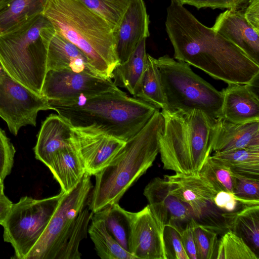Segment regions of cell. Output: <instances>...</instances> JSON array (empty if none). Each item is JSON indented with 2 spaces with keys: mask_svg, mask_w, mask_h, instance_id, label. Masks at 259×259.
<instances>
[{
  "mask_svg": "<svg viewBox=\"0 0 259 259\" xmlns=\"http://www.w3.org/2000/svg\"><path fill=\"white\" fill-rule=\"evenodd\" d=\"M165 26L174 59L227 84H249L259 76V65L211 27L201 23L179 0H170Z\"/></svg>",
  "mask_w": 259,
  "mask_h": 259,
  "instance_id": "obj_1",
  "label": "cell"
},
{
  "mask_svg": "<svg viewBox=\"0 0 259 259\" xmlns=\"http://www.w3.org/2000/svg\"><path fill=\"white\" fill-rule=\"evenodd\" d=\"M49 103L72 127L101 133L125 142L137 135L159 109L119 89Z\"/></svg>",
  "mask_w": 259,
  "mask_h": 259,
  "instance_id": "obj_2",
  "label": "cell"
},
{
  "mask_svg": "<svg viewBox=\"0 0 259 259\" xmlns=\"http://www.w3.org/2000/svg\"><path fill=\"white\" fill-rule=\"evenodd\" d=\"M42 14L85 55L99 76L112 78L119 61L114 32L103 17L79 0H48Z\"/></svg>",
  "mask_w": 259,
  "mask_h": 259,
  "instance_id": "obj_3",
  "label": "cell"
},
{
  "mask_svg": "<svg viewBox=\"0 0 259 259\" xmlns=\"http://www.w3.org/2000/svg\"><path fill=\"white\" fill-rule=\"evenodd\" d=\"M164 118L157 109L145 126L125 142L110 163L97 173L89 208L95 213L119 201L153 165L159 153L158 137Z\"/></svg>",
  "mask_w": 259,
  "mask_h": 259,
  "instance_id": "obj_4",
  "label": "cell"
},
{
  "mask_svg": "<svg viewBox=\"0 0 259 259\" xmlns=\"http://www.w3.org/2000/svg\"><path fill=\"white\" fill-rule=\"evenodd\" d=\"M164 127L158 137L159 153L164 169L175 173L197 174L212 152L217 120L203 112L160 111Z\"/></svg>",
  "mask_w": 259,
  "mask_h": 259,
  "instance_id": "obj_5",
  "label": "cell"
},
{
  "mask_svg": "<svg viewBox=\"0 0 259 259\" xmlns=\"http://www.w3.org/2000/svg\"><path fill=\"white\" fill-rule=\"evenodd\" d=\"M51 26L41 14L0 35L1 67L40 95L48 71L46 32Z\"/></svg>",
  "mask_w": 259,
  "mask_h": 259,
  "instance_id": "obj_6",
  "label": "cell"
},
{
  "mask_svg": "<svg viewBox=\"0 0 259 259\" xmlns=\"http://www.w3.org/2000/svg\"><path fill=\"white\" fill-rule=\"evenodd\" d=\"M165 101V109L203 112L209 118H221L223 101L222 91L195 73L188 63L165 55L157 59Z\"/></svg>",
  "mask_w": 259,
  "mask_h": 259,
  "instance_id": "obj_7",
  "label": "cell"
},
{
  "mask_svg": "<svg viewBox=\"0 0 259 259\" xmlns=\"http://www.w3.org/2000/svg\"><path fill=\"white\" fill-rule=\"evenodd\" d=\"M62 195L61 191L40 199L24 196L13 203L2 226L4 240L14 248L13 258L25 259L44 233Z\"/></svg>",
  "mask_w": 259,
  "mask_h": 259,
  "instance_id": "obj_8",
  "label": "cell"
},
{
  "mask_svg": "<svg viewBox=\"0 0 259 259\" xmlns=\"http://www.w3.org/2000/svg\"><path fill=\"white\" fill-rule=\"evenodd\" d=\"M91 176L86 172L72 191L62 192L46 229L25 259H56L61 244L88 202L92 188Z\"/></svg>",
  "mask_w": 259,
  "mask_h": 259,
  "instance_id": "obj_9",
  "label": "cell"
},
{
  "mask_svg": "<svg viewBox=\"0 0 259 259\" xmlns=\"http://www.w3.org/2000/svg\"><path fill=\"white\" fill-rule=\"evenodd\" d=\"M53 110L49 101L0 70V117L10 132L17 136L20 129L28 125L35 126L38 113Z\"/></svg>",
  "mask_w": 259,
  "mask_h": 259,
  "instance_id": "obj_10",
  "label": "cell"
},
{
  "mask_svg": "<svg viewBox=\"0 0 259 259\" xmlns=\"http://www.w3.org/2000/svg\"><path fill=\"white\" fill-rule=\"evenodd\" d=\"M113 80L68 70H49L41 95L49 101H61L91 96L119 89Z\"/></svg>",
  "mask_w": 259,
  "mask_h": 259,
  "instance_id": "obj_11",
  "label": "cell"
},
{
  "mask_svg": "<svg viewBox=\"0 0 259 259\" xmlns=\"http://www.w3.org/2000/svg\"><path fill=\"white\" fill-rule=\"evenodd\" d=\"M128 252L136 259H166L163 229L147 205L137 212H130Z\"/></svg>",
  "mask_w": 259,
  "mask_h": 259,
  "instance_id": "obj_12",
  "label": "cell"
},
{
  "mask_svg": "<svg viewBox=\"0 0 259 259\" xmlns=\"http://www.w3.org/2000/svg\"><path fill=\"white\" fill-rule=\"evenodd\" d=\"M72 142L91 176L105 168L125 143L101 133L73 127Z\"/></svg>",
  "mask_w": 259,
  "mask_h": 259,
  "instance_id": "obj_13",
  "label": "cell"
},
{
  "mask_svg": "<svg viewBox=\"0 0 259 259\" xmlns=\"http://www.w3.org/2000/svg\"><path fill=\"white\" fill-rule=\"evenodd\" d=\"M143 194L151 211L164 227L167 225L188 222L195 218L190 207L171 192L170 186L164 177L153 178L145 187Z\"/></svg>",
  "mask_w": 259,
  "mask_h": 259,
  "instance_id": "obj_14",
  "label": "cell"
},
{
  "mask_svg": "<svg viewBox=\"0 0 259 259\" xmlns=\"http://www.w3.org/2000/svg\"><path fill=\"white\" fill-rule=\"evenodd\" d=\"M258 79L249 84L228 83L221 91V118L233 123L259 120Z\"/></svg>",
  "mask_w": 259,
  "mask_h": 259,
  "instance_id": "obj_15",
  "label": "cell"
},
{
  "mask_svg": "<svg viewBox=\"0 0 259 259\" xmlns=\"http://www.w3.org/2000/svg\"><path fill=\"white\" fill-rule=\"evenodd\" d=\"M149 19L143 0H131L114 32L119 64L126 61L140 41L149 36Z\"/></svg>",
  "mask_w": 259,
  "mask_h": 259,
  "instance_id": "obj_16",
  "label": "cell"
},
{
  "mask_svg": "<svg viewBox=\"0 0 259 259\" xmlns=\"http://www.w3.org/2000/svg\"><path fill=\"white\" fill-rule=\"evenodd\" d=\"M211 28L259 65V32L247 21L242 11L227 9L217 17Z\"/></svg>",
  "mask_w": 259,
  "mask_h": 259,
  "instance_id": "obj_17",
  "label": "cell"
},
{
  "mask_svg": "<svg viewBox=\"0 0 259 259\" xmlns=\"http://www.w3.org/2000/svg\"><path fill=\"white\" fill-rule=\"evenodd\" d=\"M46 41L47 71L68 70L100 76L92 68L85 55L58 33L52 25L47 30Z\"/></svg>",
  "mask_w": 259,
  "mask_h": 259,
  "instance_id": "obj_18",
  "label": "cell"
},
{
  "mask_svg": "<svg viewBox=\"0 0 259 259\" xmlns=\"http://www.w3.org/2000/svg\"><path fill=\"white\" fill-rule=\"evenodd\" d=\"M168 182L171 192L191 209L195 218H200L217 192L197 174L175 173L163 176Z\"/></svg>",
  "mask_w": 259,
  "mask_h": 259,
  "instance_id": "obj_19",
  "label": "cell"
},
{
  "mask_svg": "<svg viewBox=\"0 0 259 259\" xmlns=\"http://www.w3.org/2000/svg\"><path fill=\"white\" fill-rule=\"evenodd\" d=\"M73 127L64 117L51 114L42 122L33 150L36 159L47 167L61 149L72 145Z\"/></svg>",
  "mask_w": 259,
  "mask_h": 259,
  "instance_id": "obj_20",
  "label": "cell"
},
{
  "mask_svg": "<svg viewBox=\"0 0 259 259\" xmlns=\"http://www.w3.org/2000/svg\"><path fill=\"white\" fill-rule=\"evenodd\" d=\"M259 148V120L233 123L219 118L215 126L212 151Z\"/></svg>",
  "mask_w": 259,
  "mask_h": 259,
  "instance_id": "obj_21",
  "label": "cell"
},
{
  "mask_svg": "<svg viewBox=\"0 0 259 259\" xmlns=\"http://www.w3.org/2000/svg\"><path fill=\"white\" fill-rule=\"evenodd\" d=\"M48 167L59 184L61 191L65 193L72 191L86 172L84 164L72 144L57 152Z\"/></svg>",
  "mask_w": 259,
  "mask_h": 259,
  "instance_id": "obj_22",
  "label": "cell"
},
{
  "mask_svg": "<svg viewBox=\"0 0 259 259\" xmlns=\"http://www.w3.org/2000/svg\"><path fill=\"white\" fill-rule=\"evenodd\" d=\"M146 38H143L128 59L118 64L113 72L115 85L125 89L133 96L139 90L147 63Z\"/></svg>",
  "mask_w": 259,
  "mask_h": 259,
  "instance_id": "obj_23",
  "label": "cell"
},
{
  "mask_svg": "<svg viewBox=\"0 0 259 259\" xmlns=\"http://www.w3.org/2000/svg\"><path fill=\"white\" fill-rule=\"evenodd\" d=\"M229 230L241 237L252 250L259 249V204L222 214Z\"/></svg>",
  "mask_w": 259,
  "mask_h": 259,
  "instance_id": "obj_24",
  "label": "cell"
},
{
  "mask_svg": "<svg viewBox=\"0 0 259 259\" xmlns=\"http://www.w3.org/2000/svg\"><path fill=\"white\" fill-rule=\"evenodd\" d=\"M48 0H3L0 2V35L43 13Z\"/></svg>",
  "mask_w": 259,
  "mask_h": 259,
  "instance_id": "obj_25",
  "label": "cell"
},
{
  "mask_svg": "<svg viewBox=\"0 0 259 259\" xmlns=\"http://www.w3.org/2000/svg\"><path fill=\"white\" fill-rule=\"evenodd\" d=\"M210 156L233 173L259 178V148L214 152Z\"/></svg>",
  "mask_w": 259,
  "mask_h": 259,
  "instance_id": "obj_26",
  "label": "cell"
},
{
  "mask_svg": "<svg viewBox=\"0 0 259 259\" xmlns=\"http://www.w3.org/2000/svg\"><path fill=\"white\" fill-rule=\"evenodd\" d=\"M88 233L102 259H136L124 249L107 231L103 220L92 217Z\"/></svg>",
  "mask_w": 259,
  "mask_h": 259,
  "instance_id": "obj_27",
  "label": "cell"
},
{
  "mask_svg": "<svg viewBox=\"0 0 259 259\" xmlns=\"http://www.w3.org/2000/svg\"><path fill=\"white\" fill-rule=\"evenodd\" d=\"M129 214L130 211L121 207L118 203H114L93 213L92 216L103 220L108 232L127 251L130 230Z\"/></svg>",
  "mask_w": 259,
  "mask_h": 259,
  "instance_id": "obj_28",
  "label": "cell"
},
{
  "mask_svg": "<svg viewBox=\"0 0 259 259\" xmlns=\"http://www.w3.org/2000/svg\"><path fill=\"white\" fill-rule=\"evenodd\" d=\"M133 97L145 101L159 110L166 107L159 69L155 58L149 54L139 90Z\"/></svg>",
  "mask_w": 259,
  "mask_h": 259,
  "instance_id": "obj_29",
  "label": "cell"
},
{
  "mask_svg": "<svg viewBox=\"0 0 259 259\" xmlns=\"http://www.w3.org/2000/svg\"><path fill=\"white\" fill-rule=\"evenodd\" d=\"M85 207L77 217L71 231L64 238L60 245L56 259H79L81 253L79 245L87 237L88 227L93 212Z\"/></svg>",
  "mask_w": 259,
  "mask_h": 259,
  "instance_id": "obj_30",
  "label": "cell"
},
{
  "mask_svg": "<svg viewBox=\"0 0 259 259\" xmlns=\"http://www.w3.org/2000/svg\"><path fill=\"white\" fill-rule=\"evenodd\" d=\"M198 174L217 193L222 191L233 193L232 172L210 156L204 161Z\"/></svg>",
  "mask_w": 259,
  "mask_h": 259,
  "instance_id": "obj_31",
  "label": "cell"
},
{
  "mask_svg": "<svg viewBox=\"0 0 259 259\" xmlns=\"http://www.w3.org/2000/svg\"><path fill=\"white\" fill-rule=\"evenodd\" d=\"M217 247V259H258L244 239L229 230L221 238Z\"/></svg>",
  "mask_w": 259,
  "mask_h": 259,
  "instance_id": "obj_32",
  "label": "cell"
},
{
  "mask_svg": "<svg viewBox=\"0 0 259 259\" xmlns=\"http://www.w3.org/2000/svg\"><path fill=\"white\" fill-rule=\"evenodd\" d=\"M103 17L114 32L118 28L131 0H79Z\"/></svg>",
  "mask_w": 259,
  "mask_h": 259,
  "instance_id": "obj_33",
  "label": "cell"
},
{
  "mask_svg": "<svg viewBox=\"0 0 259 259\" xmlns=\"http://www.w3.org/2000/svg\"><path fill=\"white\" fill-rule=\"evenodd\" d=\"M197 259H210L218 245L217 233L206 226L198 223L195 218L190 221Z\"/></svg>",
  "mask_w": 259,
  "mask_h": 259,
  "instance_id": "obj_34",
  "label": "cell"
},
{
  "mask_svg": "<svg viewBox=\"0 0 259 259\" xmlns=\"http://www.w3.org/2000/svg\"><path fill=\"white\" fill-rule=\"evenodd\" d=\"M163 243L166 259H189L182 242L178 225L164 226Z\"/></svg>",
  "mask_w": 259,
  "mask_h": 259,
  "instance_id": "obj_35",
  "label": "cell"
},
{
  "mask_svg": "<svg viewBox=\"0 0 259 259\" xmlns=\"http://www.w3.org/2000/svg\"><path fill=\"white\" fill-rule=\"evenodd\" d=\"M233 193L247 200H259V179L232 172Z\"/></svg>",
  "mask_w": 259,
  "mask_h": 259,
  "instance_id": "obj_36",
  "label": "cell"
},
{
  "mask_svg": "<svg viewBox=\"0 0 259 259\" xmlns=\"http://www.w3.org/2000/svg\"><path fill=\"white\" fill-rule=\"evenodd\" d=\"M213 204L227 212H232L245 206L259 204V200L240 198L233 193L222 191L215 194L213 199Z\"/></svg>",
  "mask_w": 259,
  "mask_h": 259,
  "instance_id": "obj_37",
  "label": "cell"
},
{
  "mask_svg": "<svg viewBox=\"0 0 259 259\" xmlns=\"http://www.w3.org/2000/svg\"><path fill=\"white\" fill-rule=\"evenodd\" d=\"M15 153L13 144L0 127V177L4 180L12 171Z\"/></svg>",
  "mask_w": 259,
  "mask_h": 259,
  "instance_id": "obj_38",
  "label": "cell"
},
{
  "mask_svg": "<svg viewBox=\"0 0 259 259\" xmlns=\"http://www.w3.org/2000/svg\"><path fill=\"white\" fill-rule=\"evenodd\" d=\"M183 4H187L197 9L209 7L212 9L223 8L243 11L249 0H179Z\"/></svg>",
  "mask_w": 259,
  "mask_h": 259,
  "instance_id": "obj_39",
  "label": "cell"
},
{
  "mask_svg": "<svg viewBox=\"0 0 259 259\" xmlns=\"http://www.w3.org/2000/svg\"><path fill=\"white\" fill-rule=\"evenodd\" d=\"M190 221L187 222L185 228L179 227V230L183 246L189 258L197 259L192 228Z\"/></svg>",
  "mask_w": 259,
  "mask_h": 259,
  "instance_id": "obj_40",
  "label": "cell"
},
{
  "mask_svg": "<svg viewBox=\"0 0 259 259\" xmlns=\"http://www.w3.org/2000/svg\"><path fill=\"white\" fill-rule=\"evenodd\" d=\"M243 13L247 21L259 32V0H249Z\"/></svg>",
  "mask_w": 259,
  "mask_h": 259,
  "instance_id": "obj_41",
  "label": "cell"
},
{
  "mask_svg": "<svg viewBox=\"0 0 259 259\" xmlns=\"http://www.w3.org/2000/svg\"><path fill=\"white\" fill-rule=\"evenodd\" d=\"M12 204V202L5 195L0 197V225L5 220Z\"/></svg>",
  "mask_w": 259,
  "mask_h": 259,
  "instance_id": "obj_42",
  "label": "cell"
},
{
  "mask_svg": "<svg viewBox=\"0 0 259 259\" xmlns=\"http://www.w3.org/2000/svg\"><path fill=\"white\" fill-rule=\"evenodd\" d=\"M4 180L0 177V197L5 196L4 194Z\"/></svg>",
  "mask_w": 259,
  "mask_h": 259,
  "instance_id": "obj_43",
  "label": "cell"
},
{
  "mask_svg": "<svg viewBox=\"0 0 259 259\" xmlns=\"http://www.w3.org/2000/svg\"><path fill=\"white\" fill-rule=\"evenodd\" d=\"M3 0H0V2H1Z\"/></svg>",
  "mask_w": 259,
  "mask_h": 259,
  "instance_id": "obj_44",
  "label": "cell"
}]
</instances>
